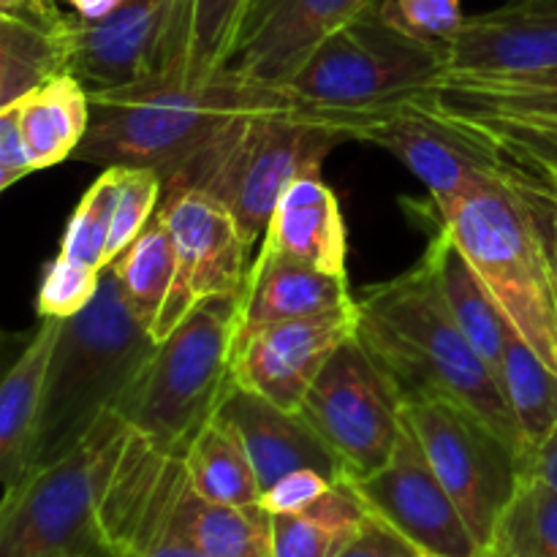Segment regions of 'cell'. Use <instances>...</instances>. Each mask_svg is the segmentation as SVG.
Masks as SVG:
<instances>
[{"mask_svg": "<svg viewBox=\"0 0 557 557\" xmlns=\"http://www.w3.org/2000/svg\"><path fill=\"white\" fill-rule=\"evenodd\" d=\"M487 557H557V493L525 473L495 528Z\"/></svg>", "mask_w": 557, "mask_h": 557, "instance_id": "obj_31", "label": "cell"}, {"mask_svg": "<svg viewBox=\"0 0 557 557\" xmlns=\"http://www.w3.org/2000/svg\"><path fill=\"white\" fill-rule=\"evenodd\" d=\"M348 482L370 515L381 517L428 557H487L408 422L389 462Z\"/></svg>", "mask_w": 557, "mask_h": 557, "instance_id": "obj_13", "label": "cell"}, {"mask_svg": "<svg viewBox=\"0 0 557 557\" xmlns=\"http://www.w3.org/2000/svg\"><path fill=\"white\" fill-rule=\"evenodd\" d=\"M332 484H335V479H330L326 473L315 471V468H302V471L288 473L281 482L272 484L270 490H264L261 506L270 515H302Z\"/></svg>", "mask_w": 557, "mask_h": 557, "instance_id": "obj_38", "label": "cell"}, {"mask_svg": "<svg viewBox=\"0 0 557 557\" xmlns=\"http://www.w3.org/2000/svg\"><path fill=\"white\" fill-rule=\"evenodd\" d=\"M87 557H128V555H123V553H117V549H112V547H107V544H101V547L92 549V553L87 555Z\"/></svg>", "mask_w": 557, "mask_h": 557, "instance_id": "obj_44", "label": "cell"}, {"mask_svg": "<svg viewBox=\"0 0 557 557\" xmlns=\"http://www.w3.org/2000/svg\"><path fill=\"white\" fill-rule=\"evenodd\" d=\"M381 9L408 36L444 47L468 20L462 0H381Z\"/></svg>", "mask_w": 557, "mask_h": 557, "instance_id": "obj_37", "label": "cell"}, {"mask_svg": "<svg viewBox=\"0 0 557 557\" xmlns=\"http://www.w3.org/2000/svg\"><path fill=\"white\" fill-rule=\"evenodd\" d=\"M522 341L557 373L555 201L517 174L476 185L441 221Z\"/></svg>", "mask_w": 557, "mask_h": 557, "instance_id": "obj_3", "label": "cell"}, {"mask_svg": "<svg viewBox=\"0 0 557 557\" xmlns=\"http://www.w3.org/2000/svg\"><path fill=\"white\" fill-rule=\"evenodd\" d=\"M161 196L163 180L156 169L123 166L117 210H114L112 234H109V264L145 232V226L152 221L158 207H161Z\"/></svg>", "mask_w": 557, "mask_h": 557, "instance_id": "obj_33", "label": "cell"}, {"mask_svg": "<svg viewBox=\"0 0 557 557\" xmlns=\"http://www.w3.org/2000/svg\"><path fill=\"white\" fill-rule=\"evenodd\" d=\"M237 294L207 297L152 351L117 413L169 451H185L232 386Z\"/></svg>", "mask_w": 557, "mask_h": 557, "instance_id": "obj_7", "label": "cell"}, {"mask_svg": "<svg viewBox=\"0 0 557 557\" xmlns=\"http://www.w3.org/2000/svg\"><path fill=\"white\" fill-rule=\"evenodd\" d=\"M403 417L476 542L490 553L495 528L525 476L522 455L479 413L449 397H408Z\"/></svg>", "mask_w": 557, "mask_h": 557, "instance_id": "obj_9", "label": "cell"}, {"mask_svg": "<svg viewBox=\"0 0 557 557\" xmlns=\"http://www.w3.org/2000/svg\"><path fill=\"white\" fill-rule=\"evenodd\" d=\"M419 96L449 123L490 147L522 183L557 201V114L471 107L435 90H422Z\"/></svg>", "mask_w": 557, "mask_h": 557, "instance_id": "obj_20", "label": "cell"}, {"mask_svg": "<svg viewBox=\"0 0 557 557\" xmlns=\"http://www.w3.org/2000/svg\"><path fill=\"white\" fill-rule=\"evenodd\" d=\"M65 3H69L71 9H74V14L82 16V20H98V16L109 14L120 0H65Z\"/></svg>", "mask_w": 557, "mask_h": 557, "instance_id": "obj_43", "label": "cell"}, {"mask_svg": "<svg viewBox=\"0 0 557 557\" xmlns=\"http://www.w3.org/2000/svg\"><path fill=\"white\" fill-rule=\"evenodd\" d=\"M60 74H69V27L47 30L16 16H0V109Z\"/></svg>", "mask_w": 557, "mask_h": 557, "instance_id": "obj_27", "label": "cell"}, {"mask_svg": "<svg viewBox=\"0 0 557 557\" xmlns=\"http://www.w3.org/2000/svg\"><path fill=\"white\" fill-rule=\"evenodd\" d=\"M158 343L136 321L112 267L92 302L63 319L47 375L33 471L74 449L107 411H117Z\"/></svg>", "mask_w": 557, "mask_h": 557, "instance_id": "obj_5", "label": "cell"}, {"mask_svg": "<svg viewBox=\"0 0 557 557\" xmlns=\"http://www.w3.org/2000/svg\"><path fill=\"white\" fill-rule=\"evenodd\" d=\"M379 0H248L226 69L288 87L315 47Z\"/></svg>", "mask_w": 557, "mask_h": 557, "instance_id": "obj_16", "label": "cell"}, {"mask_svg": "<svg viewBox=\"0 0 557 557\" xmlns=\"http://www.w3.org/2000/svg\"><path fill=\"white\" fill-rule=\"evenodd\" d=\"M553 74H557V0H511L500 9L468 16L449 38L441 85H509Z\"/></svg>", "mask_w": 557, "mask_h": 557, "instance_id": "obj_14", "label": "cell"}, {"mask_svg": "<svg viewBox=\"0 0 557 557\" xmlns=\"http://www.w3.org/2000/svg\"><path fill=\"white\" fill-rule=\"evenodd\" d=\"M346 139L370 141L397 158L428 188L444 221L476 185L511 174L490 147L435 112L422 96L364 112H326Z\"/></svg>", "mask_w": 557, "mask_h": 557, "instance_id": "obj_10", "label": "cell"}, {"mask_svg": "<svg viewBox=\"0 0 557 557\" xmlns=\"http://www.w3.org/2000/svg\"><path fill=\"white\" fill-rule=\"evenodd\" d=\"M185 493H188V490H185ZM145 557H207L201 553L199 544H196L194 533H190L188 511H185V495L177 515H174L172 522L163 528V533L156 539V544L147 549Z\"/></svg>", "mask_w": 557, "mask_h": 557, "instance_id": "obj_41", "label": "cell"}, {"mask_svg": "<svg viewBox=\"0 0 557 557\" xmlns=\"http://www.w3.org/2000/svg\"><path fill=\"white\" fill-rule=\"evenodd\" d=\"M98 286H101V272L87 270V267L58 256L47 267L41 288H38V315L41 319H71L92 302Z\"/></svg>", "mask_w": 557, "mask_h": 557, "instance_id": "obj_35", "label": "cell"}, {"mask_svg": "<svg viewBox=\"0 0 557 557\" xmlns=\"http://www.w3.org/2000/svg\"><path fill=\"white\" fill-rule=\"evenodd\" d=\"M357 337L395 379L403 400L441 395L462 403L528 457L525 438L498 379L451 319L428 253L403 275L364 288Z\"/></svg>", "mask_w": 557, "mask_h": 557, "instance_id": "obj_2", "label": "cell"}, {"mask_svg": "<svg viewBox=\"0 0 557 557\" xmlns=\"http://www.w3.org/2000/svg\"><path fill=\"white\" fill-rule=\"evenodd\" d=\"M354 536L330 522L308 515H272L270 557H335L337 549Z\"/></svg>", "mask_w": 557, "mask_h": 557, "instance_id": "obj_36", "label": "cell"}, {"mask_svg": "<svg viewBox=\"0 0 557 557\" xmlns=\"http://www.w3.org/2000/svg\"><path fill=\"white\" fill-rule=\"evenodd\" d=\"M335 557H428L417 544L386 525L381 517L368 515V520L354 531V536L337 549Z\"/></svg>", "mask_w": 557, "mask_h": 557, "instance_id": "obj_39", "label": "cell"}, {"mask_svg": "<svg viewBox=\"0 0 557 557\" xmlns=\"http://www.w3.org/2000/svg\"><path fill=\"white\" fill-rule=\"evenodd\" d=\"M245 5L248 0H169L158 71L226 69Z\"/></svg>", "mask_w": 557, "mask_h": 557, "instance_id": "obj_24", "label": "cell"}, {"mask_svg": "<svg viewBox=\"0 0 557 557\" xmlns=\"http://www.w3.org/2000/svg\"><path fill=\"white\" fill-rule=\"evenodd\" d=\"M424 253L433 259L441 294H444L451 319L457 321L468 343L482 354L490 370L498 373V364L504 359L506 343H509L515 326L509 324V319L498 308V302L487 292V286H484L479 272L471 267V261L466 259V253L457 248L449 228L438 226V232L430 237Z\"/></svg>", "mask_w": 557, "mask_h": 557, "instance_id": "obj_23", "label": "cell"}, {"mask_svg": "<svg viewBox=\"0 0 557 557\" xmlns=\"http://www.w3.org/2000/svg\"><path fill=\"white\" fill-rule=\"evenodd\" d=\"M169 0H120L98 20L71 16L69 74L87 92L117 90L158 74Z\"/></svg>", "mask_w": 557, "mask_h": 557, "instance_id": "obj_17", "label": "cell"}, {"mask_svg": "<svg viewBox=\"0 0 557 557\" xmlns=\"http://www.w3.org/2000/svg\"><path fill=\"white\" fill-rule=\"evenodd\" d=\"M357 335V305L283 321L256 332L232 357V379L243 389L299 413L310 386L332 354Z\"/></svg>", "mask_w": 557, "mask_h": 557, "instance_id": "obj_15", "label": "cell"}, {"mask_svg": "<svg viewBox=\"0 0 557 557\" xmlns=\"http://www.w3.org/2000/svg\"><path fill=\"white\" fill-rule=\"evenodd\" d=\"M158 212L174 245V281L150 332L161 343L201 299L243 292L250 248L228 207L199 188L169 190Z\"/></svg>", "mask_w": 557, "mask_h": 557, "instance_id": "obj_12", "label": "cell"}, {"mask_svg": "<svg viewBox=\"0 0 557 557\" xmlns=\"http://www.w3.org/2000/svg\"><path fill=\"white\" fill-rule=\"evenodd\" d=\"M555 215H557V201H555Z\"/></svg>", "mask_w": 557, "mask_h": 557, "instance_id": "obj_45", "label": "cell"}, {"mask_svg": "<svg viewBox=\"0 0 557 557\" xmlns=\"http://www.w3.org/2000/svg\"><path fill=\"white\" fill-rule=\"evenodd\" d=\"M351 302L354 294L348 288V275H332V272L315 270L302 261L261 248V253L250 264L248 281L239 297L234 351L267 326L326 313V310H341Z\"/></svg>", "mask_w": 557, "mask_h": 557, "instance_id": "obj_19", "label": "cell"}, {"mask_svg": "<svg viewBox=\"0 0 557 557\" xmlns=\"http://www.w3.org/2000/svg\"><path fill=\"white\" fill-rule=\"evenodd\" d=\"M131 435L112 408L74 449L3 495L0 557H87L101 547V506Z\"/></svg>", "mask_w": 557, "mask_h": 557, "instance_id": "obj_6", "label": "cell"}, {"mask_svg": "<svg viewBox=\"0 0 557 557\" xmlns=\"http://www.w3.org/2000/svg\"><path fill=\"white\" fill-rule=\"evenodd\" d=\"M120 183H123V166L103 169L101 177L87 188L79 207L71 215L58 256L87 267V270H107L109 234H112L114 210H117Z\"/></svg>", "mask_w": 557, "mask_h": 557, "instance_id": "obj_32", "label": "cell"}, {"mask_svg": "<svg viewBox=\"0 0 557 557\" xmlns=\"http://www.w3.org/2000/svg\"><path fill=\"white\" fill-rule=\"evenodd\" d=\"M495 375L531 455L557 428V373L511 330Z\"/></svg>", "mask_w": 557, "mask_h": 557, "instance_id": "obj_28", "label": "cell"}, {"mask_svg": "<svg viewBox=\"0 0 557 557\" xmlns=\"http://www.w3.org/2000/svg\"><path fill=\"white\" fill-rule=\"evenodd\" d=\"M444 79V44L408 36L379 3L343 22L310 52L286 90L321 112H364L433 90Z\"/></svg>", "mask_w": 557, "mask_h": 557, "instance_id": "obj_8", "label": "cell"}, {"mask_svg": "<svg viewBox=\"0 0 557 557\" xmlns=\"http://www.w3.org/2000/svg\"><path fill=\"white\" fill-rule=\"evenodd\" d=\"M525 473L539 476L557 493V428L549 433V438L544 441V444H539L536 449L528 455Z\"/></svg>", "mask_w": 557, "mask_h": 557, "instance_id": "obj_42", "label": "cell"}, {"mask_svg": "<svg viewBox=\"0 0 557 557\" xmlns=\"http://www.w3.org/2000/svg\"><path fill=\"white\" fill-rule=\"evenodd\" d=\"M261 248L332 275H348L346 221L321 172L302 174L288 185L272 212Z\"/></svg>", "mask_w": 557, "mask_h": 557, "instance_id": "obj_22", "label": "cell"}, {"mask_svg": "<svg viewBox=\"0 0 557 557\" xmlns=\"http://www.w3.org/2000/svg\"><path fill=\"white\" fill-rule=\"evenodd\" d=\"M190 487L212 504L250 506L261 500V484L243 438L228 422L212 413L185 449Z\"/></svg>", "mask_w": 557, "mask_h": 557, "instance_id": "obj_26", "label": "cell"}, {"mask_svg": "<svg viewBox=\"0 0 557 557\" xmlns=\"http://www.w3.org/2000/svg\"><path fill=\"white\" fill-rule=\"evenodd\" d=\"M16 103L22 136L36 172L74 158L90 125V96L74 74L54 76Z\"/></svg>", "mask_w": 557, "mask_h": 557, "instance_id": "obj_25", "label": "cell"}, {"mask_svg": "<svg viewBox=\"0 0 557 557\" xmlns=\"http://www.w3.org/2000/svg\"><path fill=\"white\" fill-rule=\"evenodd\" d=\"M433 90L451 101L471 103V107L557 114V74L542 76V79L509 82V85H438Z\"/></svg>", "mask_w": 557, "mask_h": 557, "instance_id": "obj_34", "label": "cell"}, {"mask_svg": "<svg viewBox=\"0 0 557 557\" xmlns=\"http://www.w3.org/2000/svg\"><path fill=\"white\" fill-rule=\"evenodd\" d=\"M36 172L20 125V103L0 109V190Z\"/></svg>", "mask_w": 557, "mask_h": 557, "instance_id": "obj_40", "label": "cell"}, {"mask_svg": "<svg viewBox=\"0 0 557 557\" xmlns=\"http://www.w3.org/2000/svg\"><path fill=\"white\" fill-rule=\"evenodd\" d=\"M337 141L346 136L332 125L330 114L292 98L232 120L199 156L163 180V194L199 188L215 196L253 248L288 185L302 174L321 172Z\"/></svg>", "mask_w": 557, "mask_h": 557, "instance_id": "obj_4", "label": "cell"}, {"mask_svg": "<svg viewBox=\"0 0 557 557\" xmlns=\"http://www.w3.org/2000/svg\"><path fill=\"white\" fill-rule=\"evenodd\" d=\"M90 96V125L74 161L98 166L156 169L172 177L199 156L232 120L256 109L292 101L286 87H272L223 69L161 71L117 90Z\"/></svg>", "mask_w": 557, "mask_h": 557, "instance_id": "obj_1", "label": "cell"}, {"mask_svg": "<svg viewBox=\"0 0 557 557\" xmlns=\"http://www.w3.org/2000/svg\"><path fill=\"white\" fill-rule=\"evenodd\" d=\"M109 267L117 275L128 310L147 332H152L174 281V245L161 212L152 215L145 232Z\"/></svg>", "mask_w": 557, "mask_h": 557, "instance_id": "obj_29", "label": "cell"}, {"mask_svg": "<svg viewBox=\"0 0 557 557\" xmlns=\"http://www.w3.org/2000/svg\"><path fill=\"white\" fill-rule=\"evenodd\" d=\"M63 319H41L0 386V476L3 495H11L33 473L38 424H41L47 375Z\"/></svg>", "mask_w": 557, "mask_h": 557, "instance_id": "obj_21", "label": "cell"}, {"mask_svg": "<svg viewBox=\"0 0 557 557\" xmlns=\"http://www.w3.org/2000/svg\"><path fill=\"white\" fill-rule=\"evenodd\" d=\"M185 511L190 533L207 557H270L272 515L261 500L250 506L212 504L188 487Z\"/></svg>", "mask_w": 557, "mask_h": 557, "instance_id": "obj_30", "label": "cell"}, {"mask_svg": "<svg viewBox=\"0 0 557 557\" xmlns=\"http://www.w3.org/2000/svg\"><path fill=\"white\" fill-rule=\"evenodd\" d=\"M299 413L335 451L346 479L384 468L406 424L395 379L357 335L332 354Z\"/></svg>", "mask_w": 557, "mask_h": 557, "instance_id": "obj_11", "label": "cell"}, {"mask_svg": "<svg viewBox=\"0 0 557 557\" xmlns=\"http://www.w3.org/2000/svg\"><path fill=\"white\" fill-rule=\"evenodd\" d=\"M215 413L223 422L232 424L243 438L261 493L302 468H315L335 482L346 479L343 462L326 446V441L310 428L302 413L286 411L267 397L243 389L234 381L218 403Z\"/></svg>", "mask_w": 557, "mask_h": 557, "instance_id": "obj_18", "label": "cell"}]
</instances>
